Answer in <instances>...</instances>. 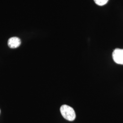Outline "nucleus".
Here are the masks:
<instances>
[{"label":"nucleus","mask_w":123,"mask_h":123,"mask_svg":"<svg viewBox=\"0 0 123 123\" xmlns=\"http://www.w3.org/2000/svg\"></svg>","instance_id":"nucleus-5"},{"label":"nucleus","mask_w":123,"mask_h":123,"mask_svg":"<svg viewBox=\"0 0 123 123\" xmlns=\"http://www.w3.org/2000/svg\"><path fill=\"white\" fill-rule=\"evenodd\" d=\"M112 57L115 63L123 65V49H114L112 53Z\"/></svg>","instance_id":"nucleus-2"},{"label":"nucleus","mask_w":123,"mask_h":123,"mask_svg":"<svg viewBox=\"0 0 123 123\" xmlns=\"http://www.w3.org/2000/svg\"><path fill=\"white\" fill-rule=\"evenodd\" d=\"M60 112L62 117L66 120L73 121L76 118V113L73 108L67 105H63L60 107Z\"/></svg>","instance_id":"nucleus-1"},{"label":"nucleus","mask_w":123,"mask_h":123,"mask_svg":"<svg viewBox=\"0 0 123 123\" xmlns=\"http://www.w3.org/2000/svg\"><path fill=\"white\" fill-rule=\"evenodd\" d=\"M94 2L98 6H103L106 4L109 0H93Z\"/></svg>","instance_id":"nucleus-4"},{"label":"nucleus","mask_w":123,"mask_h":123,"mask_svg":"<svg viewBox=\"0 0 123 123\" xmlns=\"http://www.w3.org/2000/svg\"><path fill=\"white\" fill-rule=\"evenodd\" d=\"M21 41L18 37H12L8 41V45L11 49H16L20 46Z\"/></svg>","instance_id":"nucleus-3"}]
</instances>
